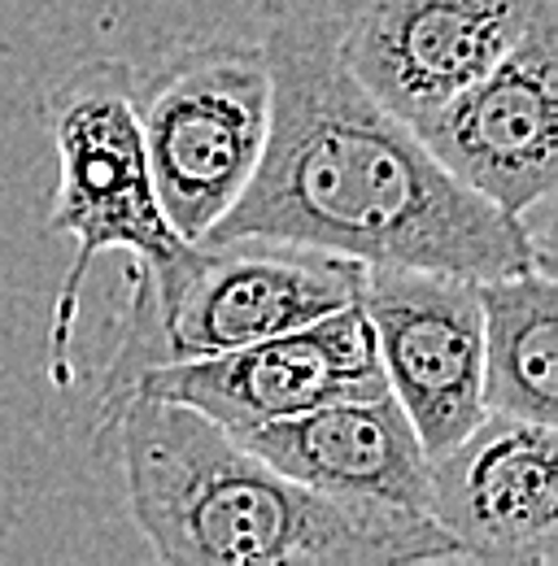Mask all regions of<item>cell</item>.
<instances>
[{
  "label": "cell",
  "mask_w": 558,
  "mask_h": 566,
  "mask_svg": "<svg viewBox=\"0 0 558 566\" xmlns=\"http://www.w3.org/2000/svg\"><path fill=\"white\" fill-rule=\"evenodd\" d=\"M271 132L258 175L202 240L262 235L362 266H418L467 280L550 262L524 218L467 192L341 57V0H279Z\"/></svg>",
  "instance_id": "obj_1"
},
{
  "label": "cell",
  "mask_w": 558,
  "mask_h": 566,
  "mask_svg": "<svg viewBox=\"0 0 558 566\" xmlns=\"http://www.w3.org/2000/svg\"><path fill=\"white\" fill-rule=\"evenodd\" d=\"M132 518L166 566L463 563L427 514L323 496L262 462L231 431L162 397L114 415Z\"/></svg>",
  "instance_id": "obj_2"
},
{
  "label": "cell",
  "mask_w": 558,
  "mask_h": 566,
  "mask_svg": "<svg viewBox=\"0 0 558 566\" xmlns=\"http://www.w3.org/2000/svg\"><path fill=\"white\" fill-rule=\"evenodd\" d=\"M362 275L366 266L353 258L262 235L193 240L188 253L157 280L132 271L136 292L123 349L101 388V427L110 423L140 370L245 349L306 327L358 301Z\"/></svg>",
  "instance_id": "obj_3"
},
{
  "label": "cell",
  "mask_w": 558,
  "mask_h": 566,
  "mask_svg": "<svg viewBox=\"0 0 558 566\" xmlns=\"http://www.w3.org/2000/svg\"><path fill=\"white\" fill-rule=\"evenodd\" d=\"M49 132L58 148V197L49 231L74 240L49 327L53 384L70 388V340L79 323V296L101 253L123 249L144 280L166 275L193 240H184L153 192L144 136L136 118V71L127 62H87L49 92Z\"/></svg>",
  "instance_id": "obj_4"
},
{
  "label": "cell",
  "mask_w": 558,
  "mask_h": 566,
  "mask_svg": "<svg viewBox=\"0 0 558 566\" xmlns=\"http://www.w3.org/2000/svg\"><path fill=\"white\" fill-rule=\"evenodd\" d=\"M136 118L166 222L202 240L258 175L271 132L267 49L214 40L136 71Z\"/></svg>",
  "instance_id": "obj_5"
},
{
  "label": "cell",
  "mask_w": 558,
  "mask_h": 566,
  "mask_svg": "<svg viewBox=\"0 0 558 566\" xmlns=\"http://www.w3.org/2000/svg\"><path fill=\"white\" fill-rule=\"evenodd\" d=\"M136 392L188 406V410L214 419L223 431L245 436L254 427L306 415V410L341 401V397L389 392V384L380 370L366 310H362V301H349L306 327L279 332L271 340H258L245 349L148 366L132 379L123 401ZM114 415H110V423H114Z\"/></svg>",
  "instance_id": "obj_6"
},
{
  "label": "cell",
  "mask_w": 558,
  "mask_h": 566,
  "mask_svg": "<svg viewBox=\"0 0 558 566\" xmlns=\"http://www.w3.org/2000/svg\"><path fill=\"white\" fill-rule=\"evenodd\" d=\"M418 144L480 201L524 218L558 184V9L476 83L411 123Z\"/></svg>",
  "instance_id": "obj_7"
},
{
  "label": "cell",
  "mask_w": 558,
  "mask_h": 566,
  "mask_svg": "<svg viewBox=\"0 0 558 566\" xmlns=\"http://www.w3.org/2000/svg\"><path fill=\"white\" fill-rule=\"evenodd\" d=\"M558 0H341V57L402 123L488 74Z\"/></svg>",
  "instance_id": "obj_8"
},
{
  "label": "cell",
  "mask_w": 558,
  "mask_h": 566,
  "mask_svg": "<svg viewBox=\"0 0 558 566\" xmlns=\"http://www.w3.org/2000/svg\"><path fill=\"white\" fill-rule=\"evenodd\" d=\"M362 310L384 384L432 453L485 419L476 280L418 266H366Z\"/></svg>",
  "instance_id": "obj_9"
},
{
  "label": "cell",
  "mask_w": 558,
  "mask_h": 566,
  "mask_svg": "<svg viewBox=\"0 0 558 566\" xmlns=\"http://www.w3.org/2000/svg\"><path fill=\"white\" fill-rule=\"evenodd\" d=\"M427 514L463 563H558L555 427L493 415L427 462Z\"/></svg>",
  "instance_id": "obj_10"
},
{
  "label": "cell",
  "mask_w": 558,
  "mask_h": 566,
  "mask_svg": "<svg viewBox=\"0 0 558 566\" xmlns=\"http://www.w3.org/2000/svg\"><path fill=\"white\" fill-rule=\"evenodd\" d=\"M279 475L337 501L427 514V449L393 392L341 397L236 436ZM432 518V514H427Z\"/></svg>",
  "instance_id": "obj_11"
},
{
  "label": "cell",
  "mask_w": 558,
  "mask_h": 566,
  "mask_svg": "<svg viewBox=\"0 0 558 566\" xmlns=\"http://www.w3.org/2000/svg\"><path fill=\"white\" fill-rule=\"evenodd\" d=\"M480 397L493 415L558 427V283L550 262L476 280Z\"/></svg>",
  "instance_id": "obj_12"
}]
</instances>
